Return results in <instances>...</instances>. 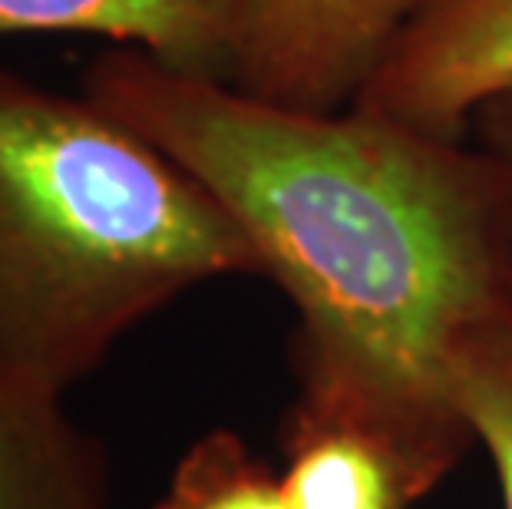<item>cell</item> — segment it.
Instances as JSON below:
<instances>
[{
	"mask_svg": "<svg viewBox=\"0 0 512 509\" xmlns=\"http://www.w3.org/2000/svg\"><path fill=\"white\" fill-rule=\"evenodd\" d=\"M446 384L473 443L493 460L503 509H512V298L456 338Z\"/></svg>",
	"mask_w": 512,
	"mask_h": 509,
	"instance_id": "cell-8",
	"label": "cell"
},
{
	"mask_svg": "<svg viewBox=\"0 0 512 509\" xmlns=\"http://www.w3.org/2000/svg\"><path fill=\"white\" fill-rule=\"evenodd\" d=\"M149 509H291L281 476L232 430H209L182 453Z\"/></svg>",
	"mask_w": 512,
	"mask_h": 509,
	"instance_id": "cell-9",
	"label": "cell"
},
{
	"mask_svg": "<svg viewBox=\"0 0 512 509\" xmlns=\"http://www.w3.org/2000/svg\"><path fill=\"white\" fill-rule=\"evenodd\" d=\"M427 0H238L232 83L258 100L337 113Z\"/></svg>",
	"mask_w": 512,
	"mask_h": 509,
	"instance_id": "cell-3",
	"label": "cell"
},
{
	"mask_svg": "<svg viewBox=\"0 0 512 509\" xmlns=\"http://www.w3.org/2000/svg\"><path fill=\"white\" fill-rule=\"evenodd\" d=\"M512 93V0H427L357 96V110L463 139L489 100Z\"/></svg>",
	"mask_w": 512,
	"mask_h": 509,
	"instance_id": "cell-4",
	"label": "cell"
},
{
	"mask_svg": "<svg viewBox=\"0 0 512 509\" xmlns=\"http://www.w3.org/2000/svg\"><path fill=\"white\" fill-rule=\"evenodd\" d=\"M261 275L242 229L86 96L0 67V377L63 400L136 324Z\"/></svg>",
	"mask_w": 512,
	"mask_h": 509,
	"instance_id": "cell-2",
	"label": "cell"
},
{
	"mask_svg": "<svg viewBox=\"0 0 512 509\" xmlns=\"http://www.w3.org/2000/svg\"><path fill=\"white\" fill-rule=\"evenodd\" d=\"M238 0H0V37L90 34L232 83Z\"/></svg>",
	"mask_w": 512,
	"mask_h": 509,
	"instance_id": "cell-5",
	"label": "cell"
},
{
	"mask_svg": "<svg viewBox=\"0 0 512 509\" xmlns=\"http://www.w3.org/2000/svg\"><path fill=\"white\" fill-rule=\"evenodd\" d=\"M83 96L232 215L294 308V400L361 427L423 500L470 453L446 361L512 298V166L370 116L294 110L113 47Z\"/></svg>",
	"mask_w": 512,
	"mask_h": 509,
	"instance_id": "cell-1",
	"label": "cell"
},
{
	"mask_svg": "<svg viewBox=\"0 0 512 509\" xmlns=\"http://www.w3.org/2000/svg\"><path fill=\"white\" fill-rule=\"evenodd\" d=\"M103 447L63 400L0 377V509H106Z\"/></svg>",
	"mask_w": 512,
	"mask_h": 509,
	"instance_id": "cell-6",
	"label": "cell"
},
{
	"mask_svg": "<svg viewBox=\"0 0 512 509\" xmlns=\"http://www.w3.org/2000/svg\"><path fill=\"white\" fill-rule=\"evenodd\" d=\"M473 126L479 129V146L512 166V93L489 100L476 113Z\"/></svg>",
	"mask_w": 512,
	"mask_h": 509,
	"instance_id": "cell-10",
	"label": "cell"
},
{
	"mask_svg": "<svg viewBox=\"0 0 512 509\" xmlns=\"http://www.w3.org/2000/svg\"><path fill=\"white\" fill-rule=\"evenodd\" d=\"M281 486L291 509H413L407 473L374 433L294 400L281 424Z\"/></svg>",
	"mask_w": 512,
	"mask_h": 509,
	"instance_id": "cell-7",
	"label": "cell"
}]
</instances>
